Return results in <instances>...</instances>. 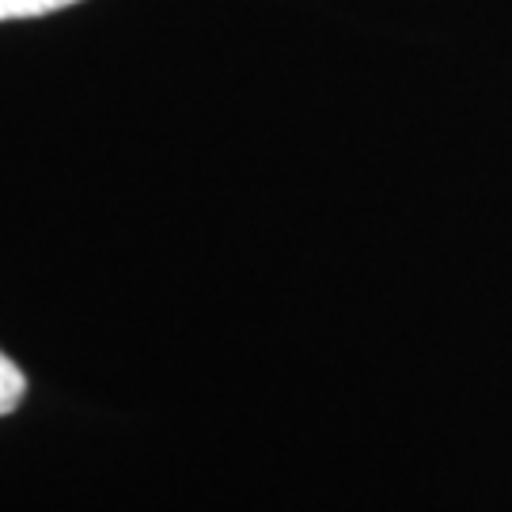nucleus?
Masks as SVG:
<instances>
[{
  "mask_svg": "<svg viewBox=\"0 0 512 512\" xmlns=\"http://www.w3.org/2000/svg\"><path fill=\"white\" fill-rule=\"evenodd\" d=\"M80 0H0V23L8 19H38L61 12V8H73Z\"/></svg>",
  "mask_w": 512,
  "mask_h": 512,
  "instance_id": "obj_2",
  "label": "nucleus"
},
{
  "mask_svg": "<svg viewBox=\"0 0 512 512\" xmlns=\"http://www.w3.org/2000/svg\"><path fill=\"white\" fill-rule=\"evenodd\" d=\"M23 395H27V376L19 372V365L8 353H0V418L12 414L23 403Z\"/></svg>",
  "mask_w": 512,
  "mask_h": 512,
  "instance_id": "obj_1",
  "label": "nucleus"
}]
</instances>
